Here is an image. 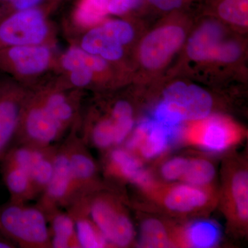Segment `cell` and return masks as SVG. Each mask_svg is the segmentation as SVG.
<instances>
[{
	"instance_id": "obj_31",
	"label": "cell",
	"mask_w": 248,
	"mask_h": 248,
	"mask_svg": "<svg viewBox=\"0 0 248 248\" xmlns=\"http://www.w3.org/2000/svg\"><path fill=\"white\" fill-rule=\"evenodd\" d=\"M143 0H108L109 15L123 16L140 7Z\"/></svg>"
},
{
	"instance_id": "obj_14",
	"label": "cell",
	"mask_w": 248,
	"mask_h": 248,
	"mask_svg": "<svg viewBox=\"0 0 248 248\" xmlns=\"http://www.w3.org/2000/svg\"><path fill=\"white\" fill-rule=\"evenodd\" d=\"M186 138L190 143L208 151L221 152L240 141L241 133L229 121L217 117L189 129Z\"/></svg>"
},
{
	"instance_id": "obj_18",
	"label": "cell",
	"mask_w": 248,
	"mask_h": 248,
	"mask_svg": "<svg viewBox=\"0 0 248 248\" xmlns=\"http://www.w3.org/2000/svg\"><path fill=\"white\" fill-rule=\"evenodd\" d=\"M223 31L215 22H207L192 34L187 45L189 58L195 61L213 60L214 55L223 41Z\"/></svg>"
},
{
	"instance_id": "obj_17",
	"label": "cell",
	"mask_w": 248,
	"mask_h": 248,
	"mask_svg": "<svg viewBox=\"0 0 248 248\" xmlns=\"http://www.w3.org/2000/svg\"><path fill=\"white\" fill-rule=\"evenodd\" d=\"M160 201L172 213H192L206 208L213 196L206 187L185 184L172 186L163 191Z\"/></svg>"
},
{
	"instance_id": "obj_13",
	"label": "cell",
	"mask_w": 248,
	"mask_h": 248,
	"mask_svg": "<svg viewBox=\"0 0 248 248\" xmlns=\"http://www.w3.org/2000/svg\"><path fill=\"white\" fill-rule=\"evenodd\" d=\"M78 197L98 190L97 167L90 154L84 140L78 135L76 126L64 141Z\"/></svg>"
},
{
	"instance_id": "obj_8",
	"label": "cell",
	"mask_w": 248,
	"mask_h": 248,
	"mask_svg": "<svg viewBox=\"0 0 248 248\" xmlns=\"http://www.w3.org/2000/svg\"><path fill=\"white\" fill-rule=\"evenodd\" d=\"M31 89L47 110L66 131L78 123L81 115L84 91L68 87L55 74Z\"/></svg>"
},
{
	"instance_id": "obj_2",
	"label": "cell",
	"mask_w": 248,
	"mask_h": 248,
	"mask_svg": "<svg viewBox=\"0 0 248 248\" xmlns=\"http://www.w3.org/2000/svg\"><path fill=\"white\" fill-rule=\"evenodd\" d=\"M0 229L20 247L51 248L48 218L37 205L10 201L0 208Z\"/></svg>"
},
{
	"instance_id": "obj_29",
	"label": "cell",
	"mask_w": 248,
	"mask_h": 248,
	"mask_svg": "<svg viewBox=\"0 0 248 248\" xmlns=\"http://www.w3.org/2000/svg\"><path fill=\"white\" fill-rule=\"evenodd\" d=\"M241 53V46L234 41H222L217 48L213 60L224 63L236 62Z\"/></svg>"
},
{
	"instance_id": "obj_6",
	"label": "cell",
	"mask_w": 248,
	"mask_h": 248,
	"mask_svg": "<svg viewBox=\"0 0 248 248\" xmlns=\"http://www.w3.org/2000/svg\"><path fill=\"white\" fill-rule=\"evenodd\" d=\"M66 132L31 89L23 110L14 146L19 144L54 146Z\"/></svg>"
},
{
	"instance_id": "obj_16",
	"label": "cell",
	"mask_w": 248,
	"mask_h": 248,
	"mask_svg": "<svg viewBox=\"0 0 248 248\" xmlns=\"http://www.w3.org/2000/svg\"><path fill=\"white\" fill-rule=\"evenodd\" d=\"M174 128L155 120H145L137 127L130 138L129 149L138 152L146 159L156 157L167 149Z\"/></svg>"
},
{
	"instance_id": "obj_24",
	"label": "cell",
	"mask_w": 248,
	"mask_h": 248,
	"mask_svg": "<svg viewBox=\"0 0 248 248\" xmlns=\"http://www.w3.org/2000/svg\"><path fill=\"white\" fill-rule=\"evenodd\" d=\"M46 215L50 223L51 248H79L74 220L69 213H63L61 209H56Z\"/></svg>"
},
{
	"instance_id": "obj_28",
	"label": "cell",
	"mask_w": 248,
	"mask_h": 248,
	"mask_svg": "<svg viewBox=\"0 0 248 248\" xmlns=\"http://www.w3.org/2000/svg\"><path fill=\"white\" fill-rule=\"evenodd\" d=\"M217 14L226 22L240 27L248 24V0H216Z\"/></svg>"
},
{
	"instance_id": "obj_15",
	"label": "cell",
	"mask_w": 248,
	"mask_h": 248,
	"mask_svg": "<svg viewBox=\"0 0 248 248\" xmlns=\"http://www.w3.org/2000/svg\"><path fill=\"white\" fill-rule=\"evenodd\" d=\"M133 125V114L110 110L108 115L87 127V137L94 146L106 149L122 143L128 138Z\"/></svg>"
},
{
	"instance_id": "obj_7",
	"label": "cell",
	"mask_w": 248,
	"mask_h": 248,
	"mask_svg": "<svg viewBox=\"0 0 248 248\" xmlns=\"http://www.w3.org/2000/svg\"><path fill=\"white\" fill-rule=\"evenodd\" d=\"M135 37L132 26L123 19H106L99 25L85 31L78 42V46L108 62L120 61L124 55V46Z\"/></svg>"
},
{
	"instance_id": "obj_25",
	"label": "cell",
	"mask_w": 248,
	"mask_h": 248,
	"mask_svg": "<svg viewBox=\"0 0 248 248\" xmlns=\"http://www.w3.org/2000/svg\"><path fill=\"white\" fill-rule=\"evenodd\" d=\"M108 15V0H79L72 19L78 29L86 31L102 24Z\"/></svg>"
},
{
	"instance_id": "obj_4",
	"label": "cell",
	"mask_w": 248,
	"mask_h": 248,
	"mask_svg": "<svg viewBox=\"0 0 248 248\" xmlns=\"http://www.w3.org/2000/svg\"><path fill=\"white\" fill-rule=\"evenodd\" d=\"M78 199L109 244L121 248L131 244L135 236L133 223L115 197L96 190Z\"/></svg>"
},
{
	"instance_id": "obj_5",
	"label": "cell",
	"mask_w": 248,
	"mask_h": 248,
	"mask_svg": "<svg viewBox=\"0 0 248 248\" xmlns=\"http://www.w3.org/2000/svg\"><path fill=\"white\" fill-rule=\"evenodd\" d=\"M55 31L43 8L16 11L0 19V50L17 46L55 45Z\"/></svg>"
},
{
	"instance_id": "obj_26",
	"label": "cell",
	"mask_w": 248,
	"mask_h": 248,
	"mask_svg": "<svg viewBox=\"0 0 248 248\" xmlns=\"http://www.w3.org/2000/svg\"><path fill=\"white\" fill-rule=\"evenodd\" d=\"M215 176V167L208 160L188 159L180 180L190 185L205 187L213 180Z\"/></svg>"
},
{
	"instance_id": "obj_23",
	"label": "cell",
	"mask_w": 248,
	"mask_h": 248,
	"mask_svg": "<svg viewBox=\"0 0 248 248\" xmlns=\"http://www.w3.org/2000/svg\"><path fill=\"white\" fill-rule=\"evenodd\" d=\"M217 224L209 221H199L184 228L177 235L179 246L186 248H208L217 244L220 239Z\"/></svg>"
},
{
	"instance_id": "obj_32",
	"label": "cell",
	"mask_w": 248,
	"mask_h": 248,
	"mask_svg": "<svg viewBox=\"0 0 248 248\" xmlns=\"http://www.w3.org/2000/svg\"><path fill=\"white\" fill-rule=\"evenodd\" d=\"M46 0H14L0 11V19L16 11H25L42 7Z\"/></svg>"
},
{
	"instance_id": "obj_30",
	"label": "cell",
	"mask_w": 248,
	"mask_h": 248,
	"mask_svg": "<svg viewBox=\"0 0 248 248\" xmlns=\"http://www.w3.org/2000/svg\"><path fill=\"white\" fill-rule=\"evenodd\" d=\"M187 161L188 159L184 157H175L169 160L161 167V175L167 181L180 180Z\"/></svg>"
},
{
	"instance_id": "obj_22",
	"label": "cell",
	"mask_w": 248,
	"mask_h": 248,
	"mask_svg": "<svg viewBox=\"0 0 248 248\" xmlns=\"http://www.w3.org/2000/svg\"><path fill=\"white\" fill-rule=\"evenodd\" d=\"M229 212L235 221L247 224L248 220V174L246 169L238 170L232 175L228 184Z\"/></svg>"
},
{
	"instance_id": "obj_27",
	"label": "cell",
	"mask_w": 248,
	"mask_h": 248,
	"mask_svg": "<svg viewBox=\"0 0 248 248\" xmlns=\"http://www.w3.org/2000/svg\"><path fill=\"white\" fill-rule=\"evenodd\" d=\"M141 241L146 248H169L172 245V240L164 223L153 218L142 223Z\"/></svg>"
},
{
	"instance_id": "obj_20",
	"label": "cell",
	"mask_w": 248,
	"mask_h": 248,
	"mask_svg": "<svg viewBox=\"0 0 248 248\" xmlns=\"http://www.w3.org/2000/svg\"><path fill=\"white\" fill-rule=\"evenodd\" d=\"M110 166L120 177L131 181L149 190L154 185L152 176L142 167L141 162L129 152L115 150L110 155Z\"/></svg>"
},
{
	"instance_id": "obj_33",
	"label": "cell",
	"mask_w": 248,
	"mask_h": 248,
	"mask_svg": "<svg viewBox=\"0 0 248 248\" xmlns=\"http://www.w3.org/2000/svg\"><path fill=\"white\" fill-rule=\"evenodd\" d=\"M156 9L163 11H172L182 7L185 0H147Z\"/></svg>"
},
{
	"instance_id": "obj_19",
	"label": "cell",
	"mask_w": 248,
	"mask_h": 248,
	"mask_svg": "<svg viewBox=\"0 0 248 248\" xmlns=\"http://www.w3.org/2000/svg\"><path fill=\"white\" fill-rule=\"evenodd\" d=\"M67 208L68 213L74 220L79 248H106L110 245L86 213L84 205L79 200L75 201Z\"/></svg>"
},
{
	"instance_id": "obj_10",
	"label": "cell",
	"mask_w": 248,
	"mask_h": 248,
	"mask_svg": "<svg viewBox=\"0 0 248 248\" xmlns=\"http://www.w3.org/2000/svg\"><path fill=\"white\" fill-rule=\"evenodd\" d=\"M78 197L64 142L57 146L53 171L48 185L40 195L37 206L46 215L56 209L68 208Z\"/></svg>"
},
{
	"instance_id": "obj_21",
	"label": "cell",
	"mask_w": 248,
	"mask_h": 248,
	"mask_svg": "<svg viewBox=\"0 0 248 248\" xmlns=\"http://www.w3.org/2000/svg\"><path fill=\"white\" fill-rule=\"evenodd\" d=\"M1 163L3 179L11 196V201L27 203L39 196L27 171L10 163Z\"/></svg>"
},
{
	"instance_id": "obj_1",
	"label": "cell",
	"mask_w": 248,
	"mask_h": 248,
	"mask_svg": "<svg viewBox=\"0 0 248 248\" xmlns=\"http://www.w3.org/2000/svg\"><path fill=\"white\" fill-rule=\"evenodd\" d=\"M54 45L17 46L0 50V73L32 88L55 73Z\"/></svg>"
},
{
	"instance_id": "obj_34",
	"label": "cell",
	"mask_w": 248,
	"mask_h": 248,
	"mask_svg": "<svg viewBox=\"0 0 248 248\" xmlns=\"http://www.w3.org/2000/svg\"><path fill=\"white\" fill-rule=\"evenodd\" d=\"M14 248V245L6 240L0 239V248Z\"/></svg>"
},
{
	"instance_id": "obj_11",
	"label": "cell",
	"mask_w": 248,
	"mask_h": 248,
	"mask_svg": "<svg viewBox=\"0 0 248 248\" xmlns=\"http://www.w3.org/2000/svg\"><path fill=\"white\" fill-rule=\"evenodd\" d=\"M57 146L37 147L16 145L1 161L22 168L30 176L39 196L48 185L53 171Z\"/></svg>"
},
{
	"instance_id": "obj_12",
	"label": "cell",
	"mask_w": 248,
	"mask_h": 248,
	"mask_svg": "<svg viewBox=\"0 0 248 248\" xmlns=\"http://www.w3.org/2000/svg\"><path fill=\"white\" fill-rule=\"evenodd\" d=\"M185 37L184 29L178 26H165L152 31L140 45L142 65L148 69H159L182 46Z\"/></svg>"
},
{
	"instance_id": "obj_3",
	"label": "cell",
	"mask_w": 248,
	"mask_h": 248,
	"mask_svg": "<svg viewBox=\"0 0 248 248\" xmlns=\"http://www.w3.org/2000/svg\"><path fill=\"white\" fill-rule=\"evenodd\" d=\"M213 98L200 86L182 81L164 91L163 101L156 108L155 120L175 128L184 121L197 122L207 118L213 109Z\"/></svg>"
},
{
	"instance_id": "obj_9",
	"label": "cell",
	"mask_w": 248,
	"mask_h": 248,
	"mask_svg": "<svg viewBox=\"0 0 248 248\" xmlns=\"http://www.w3.org/2000/svg\"><path fill=\"white\" fill-rule=\"evenodd\" d=\"M31 88L0 73V162L14 146Z\"/></svg>"
}]
</instances>
